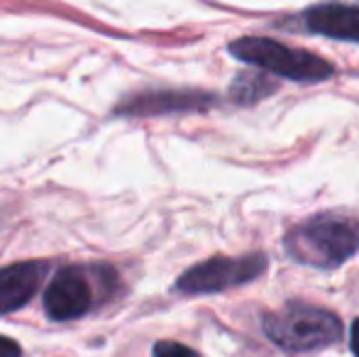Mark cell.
<instances>
[{
  "mask_svg": "<svg viewBox=\"0 0 359 357\" xmlns=\"http://www.w3.org/2000/svg\"><path fill=\"white\" fill-rule=\"evenodd\" d=\"M286 248L298 262L332 269L359 250V223L337 215H318L288 235Z\"/></svg>",
  "mask_w": 359,
  "mask_h": 357,
  "instance_id": "obj_1",
  "label": "cell"
},
{
  "mask_svg": "<svg viewBox=\"0 0 359 357\" xmlns=\"http://www.w3.org/2000/svg\"><path fill=\"white\" fill-rule=\"evenodd\" d=\"M264 333L279 348L291 353L325 348L342 338V323L335 314L306 304H288L276 314L264 316Z\"/></svg>",
  "mask_w": 359,
  "mask_h": 357,
  "instance_id": "obj_2",
  "label": "cell"
},
{
  "mask_svg": "<svg viewBox=\"0 0 359 357\" xmlns=\"http://www.w3.org/2000/svg\"><path fill=\"white\" fill-rule=\"evenodd\" d=\"M230 54L247 64L264 69V72L279 74L291 81H325L332 76V64L320 59L318 54L291 49L286 44H279L274 39L264 37H242L230 44Z\"/></svg>",
  "mask_w": 359,
  "mask_h": 357,
  "instance_id": "obj_3",
  "label": "cell"
},
{
  "mask_svg": "<svg viewBox=\"0 0 359 357\" xmlns=\"http://www.w3.org/2000/svg\"><path fill=\"white\" fill-rule=\"evenodd\" d=\"M264 255H245V257H213L196 264L176 281V289L184 294H215L232 286L252 281L266 269Z\"/></svg>",
  "mask_w": 359,
  "mask_h": 357,
  "instance_id": "obj_4",
  "label": "cell"
},
{
  "mask_svg": "<svg viewBox=\"0 0 359 357\" xmlns=\"http://www.w3.org/2000/svg\"><path fill=\"white\" fill-rule=\"evenodd\" d=\"M93 304L90 284L79 269H64L44 291V311L52 321L81 318Z\"/></svg>",
  "mask_w": 359,
  "mask_h": 357,
  "instance_id": "obj_5",
  "label": "cell"
},
{
  "mask_svg": "<svg viewBox=\"0 0 359 357\" xmlns=\"http://www.w3.org/2000/svg\"><path fill=\"white\" fill-rule=\"evenodd\" d=\"M44 269V262H18L0 269V314L22 309L37 294Z\"/></svg>",
  "mask_w": 359,
  "mask_h": 357,
  "instance_id": "obj_6",
  "label": "cell"
},
{
  "mask_svg": "<svg viewBox=\"0 0 359 357\" xmlns=\"http://www.w3.org/2000/svg\"><path fill=\"white\" fill-rule=\"evenodd\" d=\"M306 25L311 32L325 34L332 39L359 42V8L357 5L325 3L306 13Z\"/></svg>",
  "mask_w": 359,
  "mask_h": 357,
  "instance_id": "obj_7",
  "label": "cell"
},
{
  "mask_svg": "<svg viewBox=\"0 0 359 357\" xmlns=\"http://www.w3.org/2000/svg\"><path fill=\"white\" fill-rule=\"evenodd\" d=\"M213 103V95L205 93H151L140 95L133 103L123 105L120 113H133V115H151V113H166V110H194L205 108Z\"/></svg>",
  "mask_w": 359,
  "mask_h": 357,
  "instance_id": "obj_8",
  "label": "cell"
},
{
  "mask_svg": "<svg viewBox=\"0 0 359 357\" xmlns=\"http://www.w3.org/2000/svg\"><path fill=\"white\" fill-rule=\"evenodd\" d=\"M271 90H276V83H269L266 76H262V74H240V76L235 79V83H232L230 95L235 103L247 105V103L262 100L264 95H269Z\"/></svg>",
  "mask_w": 359,
  "mask_h": 357,
  "instance_id": "obj_9",
  "label": "cell"
},
{
  "mask_svg": "<svg viewBox=\"0 0 359 357\" xmlns=\"http://www.w3.org/2000/svg\"><path fill=\"white\" fill-rule=\"evenodd\" d=\"M154 357H201L198 353H194L191 348L181 343H171V340H161L154 345Z\"/></svg>",
  "mask_w": 359,
  "mask_h": 357,
  "instance_id": "obj_10",
  "label": "cell"
},
{
  "mask_svg": "<svg viewBox=\"0 0 359 357\" xmlns=\"http://www.w3.org/2000/svg\"><path fill=\"white\" fill-rule=\"evenodd\" d=\"M0 357H22V350L15 340L0 335Z\"/></svg>",
  "mask_w": 359,
  "mask_h": 357,
  "instance_id": "obj_11",
  "label": "cell"
},
{
  "mask_svg": "<svg viewBox=\"0 0 359 357\" xmlns=\"http://www.w3.org/2000/svg\"><path fill=\"white\" fill-rule=\"evenodd\" d=\"M350 345H352V353H355V357H359V318L355 321V323H352Z\"/></svg>",
  "mask_w": 359,
  "mask_h": 357,
  "instance_id": "obj_12",
  "label": "cell"
}]
</instances>
